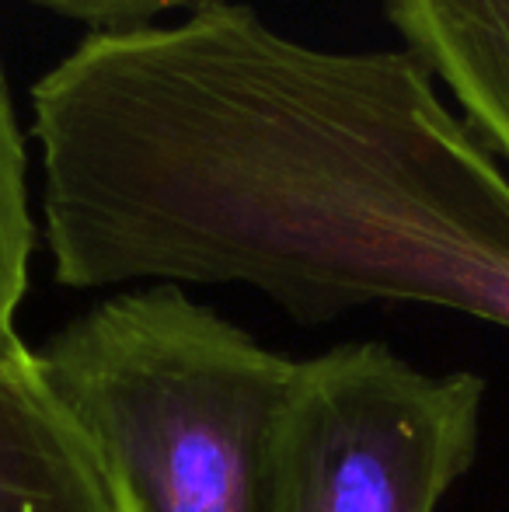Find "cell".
Masks as SVG:
<instances>
[{
	"label": "cell",
	"instance_id": "6da1fadb",
	"mask_svg": "<svg viewBox=\"0 0 509 512\" xmlns=\"http://www.w3.org/2000/svg\"><path fill=\"white\" fill-rule=\"evenodd\" d=\"M126 512H265L297 363L182 286H129L35 349Z\"/></svg>",
	"mask_w": 509,
	"mask_h": 512
},
{
	"label": "cell",
	"instance_id": "7a4b0ae2",
	"mask_svg": "<svg viewBox=\"0 0 509 512\" xmlns=\"http://www.w3.org/2000/svg\"><path fill=\"white\" fill-rule=\"evenodd\" d=\"M485 377L381 342L304 359L279 411L265 512H436L475 467Z\"/></svg>",
	"mask_w": 509,
	"mask_h": 512
},
{
	"label": "cell",
	"instance_id": "3957f363",
	"mask_svg": "<svg viewBox=\"0 0 509 512\" xmlns=\"http://www.w3.org/2000/svg\"><path fill=\"white\" fill-rule=\"evenodd\" d=\"M0 512H126L25 342L0 352Z\"/></svg>",
	"mask_w": 509,
	"mask_h": 512
},
{
	"label": "cell",
	"instance_id": "277c9868",
	"mask_svg": "<svg viewBox=\"0 0 509 512\" xmlns=\"http://www.w3.org/2000/svg\"><path fill=\"white\" fill-rule=\"evenodd\" d=\"M387 25L509 168V0H381Z\"/></svg>",
	"mask_w": 509,
	"mask_h": 512
},
{
	"label": "cell",
	"instance_id": "5b68a950",
	"mask_svg": "<svg viewBox=\"0 0 509 512\" xmlns=\"http://www.w3.org/2000/svg\"><path fill=\"white\" fill-rule=\"evenodd\" d=\"M39 223L28 189V129L18 119L14 91L0 56V352L18 345V310L28 297Z\"/></svg>",
	"mask_w": 509,
	"mask_h": 512
},
{
	"label": "cell",
	"instance_id": "8992f818",
	"mask_svg": "<svg viewBox=\"0 0 509 512\" xmlns=\"http://www.w3.org/2000/svg\"><path fill=\"white\" fill-rule=\"evenodd\" d=\"M21 4L84 25L88 32H123V28L154 25V21L178 18V14L227 4V0H21Z\"/></svg>",
	"mask_w": 509,
	"mask_h": 512
}]
</instances>
